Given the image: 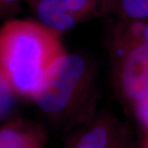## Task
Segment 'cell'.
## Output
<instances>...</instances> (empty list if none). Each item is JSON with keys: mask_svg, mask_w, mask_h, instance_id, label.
I'll list each match as a JSON object with an SVG mask.
<instances>
[{"mask_svg": "<svg viewBox=\"0 0 148 148\" xmlns=\"http://www.w3.org/2000/svg\"><path fill=\"white\" fill-rule=\"evenodd\" d=\"M22 0H0V16L16 14L21 8Z\"/></svg>", "mask_w": 148, "mask_h": 148, "instance_id": "30bf717a", "label": "cell"}, {"mask_svg": "<svg viewBox=\"0 0 148 148\" xmlns=\"http://www.w3.org/2000/svg\"><path fill=\"white\" fill-rule=\"evenodd\" d=\"M101 0H44L31 7L36 20L62 34L98 16Z\"/></svg>", "mask_w": 148, "mask_h": 148, "instance_id": "5b68a950", "label": "cell"}, {"mask_svg": "<svg viewBox=\"0 0 148 148\" xmlns=\"http://www.w3.org/2000/svg\"><path fill=\"white\" fill-rule=\"evenodd\" d=\"M33 123L21 119L9 120L0 127V148H17Z\"/></svg>", "mask_w": 148, "mask_h": 148, "instance_id": "ba28073f", "label": "cell"}, {"mask_svg": "<svg viewBox=\"0 0 148 148\" xmlns=\"http://www.w3.org/2000/svg\"><path fill=\"white\" fill-rule=\"evenodd\" d=\"M110 45L114 88L132 110L148 99V45L110 40Z\"/></svg>", "mask_w": 148, "mask_h": 148, "instance_id": "3957f363", "label": "cell"}, {"mask_svg": "<svg viewBox=\"0 0 148 148\" xmlns=\"http://www.w3.org/2000/svg\"><path fill=\"white\" fill-rule=\"evenodd\" d=\"M143 145L145 146L147 148H148V134H145V138H144Z\"/></svg>", "mask_w": 148, "mask_h": 148, "instance_id": "7c38bea8", "label": "cell"}, {"mask_svg": "<svg viewBox=\"0 0 148 148\" xmlns=\"http://www.w3.org/2000/svg\"><path fill=\"white\" fill-rule=\"evenodd\" d=\"M110 40L148 45V19L132 22L117 21L111 33Z\"/></svg>", "mask_w": 148, "mask_h": 148, "instance_id": "52a82bcc", "label": "cell"}, {"mask_svg": "<svg viewBox=\"0 0 148 148\" xmlns=\"http://www.w3.org/2000/svg\"><path fill=\"white\" fill-rule=\"evenodd\" d=\"M141 148H147V147H146L145 146H143V144H142V147H141Z\"/></svg>", "mask_w": 148, "mask_h": 148, "instance_id": "4fadbf2b", "label": "cell"}, {"mask_svg": "<svg viewBox=\"0 0 148 148\" xmlns=\"http://www.w3.org/2000/svg\"><path fill=\"white\" fill-rule=\"evenodd\" d=\"M19 95L0 72V122L7 120L15 112Z\"/></svg>", "mask_w": 148, "mask_h": 148, "instance_id": "9c48e42d", "label": "cell"}, {"mask_svg": "<svg viewBox=\"0 0 148 148\" xmlns=\"http://www.w3.org/2000/svg\"><path fill=\"white\" fill-rule=\"evenodd\" d=\"M98 16H110L120 22L148 19V0H101Z\"/></svg>", "mask_w": 148, "mask_h": 148, "instance_id": "8992f818", "label": "cell"}, {"mask_svg": "<svg viewBox=\"0 0 148 148\" xmlns=\"http://www.w3.org/2000/svg\"><path fill=\"white\" fill-rule=\"evenodd\" d=\"M60 33L36 20L12 19L0 29V72L21 97L32 99L67 53Z\"/></svg>", "mask_w": 148, "mask_h": 148, "instance_id": "6da1fadb", "label": "cell"}, {"mask_svg": "<svg viewBox=\"0 0 148 148\" xmlns=\"http://www.w3.org/2000/svg\"><path fill=\"white\" fill-rule=\"evenodd\" d=\"M27 3H29V5L32 7V6L36 4L37 3H40V2L44 1V0H27Z\"/></svg>", "mask_w": 148, "mask_h": 148, "instance_id": "8fae6325", "label": "cell"}, {"mask_svg": "<svg viewBox=\"0 0 148 148\" xmlns=\"http://www.w3.org/2000/svg\"><path fill=\"white\" fill-rule=\"evenodd\" d=\"M64 148H134L125 123L109 110L101 111L72 136Z\"/></svg>", "mask_w": 148, "mask_h": 148, "instance_id": "277c9868", "label": "cell"}, {"mask_svg": "<svg viewBox=\"0 0 148 148\" xmlns=\"http://www.w3.org/2000/svg\"><path fill=\"white\" fill-rule=\"evenodd\" d=\"M97 69L86 53H66L49 71L32 100L53 124L82 125L95 115Z\"/></svg>", "mask_w": 148, "mask_h": 148, "instance_id": "7a4b0ae2", "label": "cell"}]
</instances>
